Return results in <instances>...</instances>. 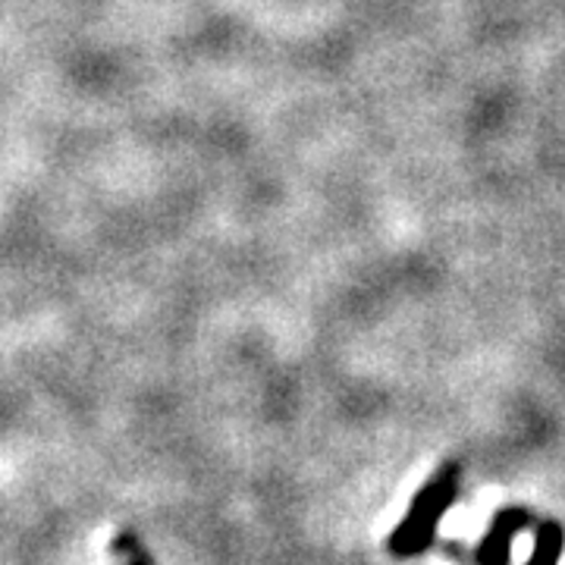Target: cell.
<instances>
[{"label": "cell", "instance_id": "1", "mask_svg": "<svg viewBox=\"0 0 565 565\" xmlns=\"http://www.w3.org/2000/svg\"><path fill=\"white\" fill-rule=\"evenodd\" d=\"M456 497H459V465L446 462L418 490V497L412 500L399 527L390 534V541H386L390 553L399 556V559L424 553L430 546V541H434L444 515L449 512V505L456 503Z\"/></svg>", "mask_w": 565, "mask_h": 565}, {"label": "cell", "instance_id": "2", "mask_svg": "<svg viewBox=\"0 0 565 565\" xmlns=\"http://www.w3.org/2000/svg\"><path fill=\"white\" fill-rule=\"evenodd\" d=\"M531 525L527 509H500L487 527L484 541L478 546V565H509L512 559V541Z\"/></svg>", "mask_w": 565, "mask_h": 565}, {"label": "cell", "instance_id": "3", "mask_svg": "<svg viewBox=\"0 0 565 565\" xmlns=\"http://www.w3.org/2000/svg\"><path fill=\"white\" fill-rule=\"evenodd\" d=\"M565 550V531L559 522L546 519L534 531V550H531V559L527 565H559V556Z\"/></svg>", "mask_w": 565, "mask_h": 565}]
</instances>
